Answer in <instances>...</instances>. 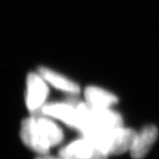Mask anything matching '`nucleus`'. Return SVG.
<instances>
[{
    "mask_svg": "<svg viewBox=\"0 0 159 159\" xmlns=\"http://www.w3.org/2000/svg\"><path fill=\"white\" fill-rule=\"evenodd\" d=\"M84 96L88 104L98 108H111L118 102V98L114 93L95 86L86 88Z\"/></svg>",
    "mask_w": 159,
    "mask_h": 159,
    "instance_id": "1a4fd4ad",
    "label": "nucleus"
},
{
    "mask_svg": "<svg viewBox=\"0 0 159 159\" xmlns=\"http://www.w3.org/2000/svg\"><path fill=\"white\" fill-rule=\"evenodd\" d=\"M46 80L39 73L32 72L27 77V92H26V106L30 112L38 115L44 107L49 89Z\"/></svg>",
    "mask_w": 159,
    "mask_h": 159,
    "instance_id": "39448f33",
    "label": "nucleus"
},
{
    "mask_svg": "<svg viewBox=\"0 0 159 159\" xmlns=\"http://www.w3.org/2000/svg\"><path fill=\"white\" fill-rule=\"evenodd\" d=\"M42 115L55 118L71 128L81 131L82 119L75 104L69 102H55L45 104L42 109Z\"/></svg>",
    "mask_w": 159,
    "mask_h": 159,
    "instance_id": "423d86ee",
    "label": "nucleus"
},
{
    "mask_svg": "<svg viewBox=\"0 0 159 159\" xmlns=\"http://www.w3.org/2000/svg\"><path fill=\"white\" fill-rule=\"evenodd\" d=\"M37 159H62L61 157L59 158H57V157H50V156H47V155H42V156H40L39 157H38Z\"/></svg>",
    "mask_w": 159,
    "mask_h": 159,
    "instance_id": "9b49d317",
    "label": "nucleus"
},
{
    "mask_svg": "<svg viewBox=\"0 0 159 159\" xmlns=\"http://www.w3.org/2000/svg\"><path fill=\"white\" fill-rule=\"evenodd\" d=\"M34 115H35L37 117L38 121L39 122V124H41L42 128L44 129L46 136H48L49 140H50V144H51V146H56V145L59 144L63 141V131L59 126L55 124V122L52 121V119L46 117V115H44V116L43 115H39V114Z\"/></svg>",
    "mask_w": 159,
    "mask_h": 159,
    "instance_id": "9d476101",
    "label": "nucleus"
},
{
    "mask_svg": "<svg viewBox=\"0 0 159 159\" xmlns=\"http://www.w3.org/2000/svg\"><path fill=\"white\" fill-rule=\"evenodd\" d=\"M136 133L122 126L112 129L93 130L82 135L110 155H119L131 150Z\"/></svg>",
    "mask_w": 159,
    "mask_h": 159,
    "instance_id": "f257e3e1",
    "label": "nucleus"
},
{
    "mask_svg": "<svg viewBox=\"0 0 159 159\" xmlns=\"http://www.w3.org/2000/svg\"><path fill=\"white\" fill-rule=\"evenodd\" d=\"M158 136V130L153 125L144 127L136 133V138L130 150L133 159H142L149 152Z\"/></svg>",
    "mask_w": 159,
    "mask_h": 159,
    "instance_id": "0eeeda50",
    "label": "nucleus"
},
{
    "mask_svg": "<svg viewBox=\"0 0 159 159\" xmlns=\"http://www.w3.org/2000/svg\"><path fill=\"white\" fill-rule=\"evenodd\" d=\"M82 119L80 132L112 129L123 126L121 115L110 108H98L86 102L75 103Z\"/></svg>",
    "mask_w": 159,
    "mask_h": 159,
    "instance_id": "f03ea898",
    "label": "nucleus"
},
{
    "mask_svg": "<svg viewBox=\"0 0 159 159\" xmlns=\"http://www.w3.org/2000/svg\"><path fill=\"white\" fill-rule=\"evenodd\" d=\"M38 71L47 83L58 89L70 93H78L80 92V86L76 83L64 75L57 73L56 71L43 67H40Z\"/></svg>",
    "mask_w": 159,
    "mask_h": 159,
    "instance_id": "6e6552de",
    "label": "nucleus"
},
{
    "mask_svg": "<svg viewBox=\"0 0 159 159\" xmlns=\"http://www.w3.org/2000/svg\"><path fill=\"white\" fill-rule=\"evenodd\" d=\"M59 156L62 159H107L110 154L83 137L62 148Z\"/></svg>",
    "mask_w": 159,
    "mask_h": 159,
    "instance_id": "20e7f679",
    "label": "nucleus"
},
{
    "mask_svg": "<svg viewBox=\"0 0 159 159\" xmlns=\"http://www.w3.org/2000/svg\"><path fill=\"white\" fill-rule=\"evenodd\" d=\"M20 136L26 146L41 155L47 154L52 147L44 129L38 123L35 115L22 121Z\"/></svg>",
    "mask_w": 159,
    "mask_h": 159,
    "instance_id": "7ed1b4c3",
    "label": "nucleus"
}]
</instances>
